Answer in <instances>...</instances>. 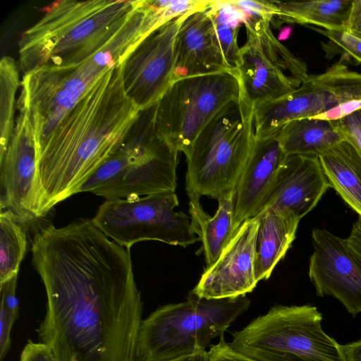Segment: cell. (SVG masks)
<instances>
[{
	"label": "cell",
	"mask_w": 361,
	"mask_h": 361,
	"mask_svg": "<svg viewBox=\"0 0 361 361\" xmlns=\"http://www.w3.org/2000/svg\"><path fill=\"white\" fill-rule=\"evenodd\" d=\"M129 250L92 219L35 236L32 262L47 294L36 331L57 361H135L142 301Z\"/></svg>",
	"instance_id": "cell-1"
},
{
	"label": "cell",
	"mask_w": 361,
	"mask_h": 361,
	"mask_svg": "<svg viewBox=\"0 0 361 361\" xmlns=\"http://www.w3.org/2000/svg\"><path fill=\"white\" fill-rule=\"evenodd\" d=\"M122 64L87 88L37 151L40 217L78 193L138 121L142 111L126 94Z\"/></svg>",
	"instance_id": "cell-2"
},
{
	"label": "cell",
	"mask_w": 361,
	"mask_h": 361,
	"mask_svg": "<svg viewBox=\"0 0 361 361\" xmlns=\"http://www.w3.org/2000/svg\"><path fill=\"white\" fill-rule=\"evenodd\" d=\"M138 1L63 0L23 32L19 68L23 73L44 65L75 63L88 58L120 26Z\"/></svg>",
	"instance_id": "cell-3"
},
{
	"label": "cell",
	"mask_w": 361,
	"mask_h": 361,
	"mask_svg": "<svg viewBox=\"0 0 361 361\" xmlns=\"http://www.w3.org/2000/svg\"><path fill=\"white\" fill-rule=\"evenodd\" d=\"M138 44L137 29L127 21L80 62L44 65L23 75L17 103L30 112L37 151L87 88L106 70L122 64Z\"/></svg>",
	"instance_id": "cell-4"
},
{
	"label": "cell",
	"mask_w": 361,
	"mask_h": 361,
	"mask_svg": "<svg viewBox=\"0 0 361 361\" xmlns=\"http://www.w3.org/2000/svg\"><path fill=\"white\" fill-rule=\"evenodd\" d=\"M250 305L245 295L207 299L190 293L184 302L160 306L142 321L135 361H171L206 350Z\"/></svg>",
	"instance_id": "cell-5"
},
{
	"label": "cell",
	"mask_w": 361,
	"mask_h": 361,
	"mask_svg": "<svg viewBox=\"0 0 361 361\" xmlns=\"http://www.w3.org/2000/svg\"><path fill=\"white\" fill-rule=\"evenodd\" d=\"M254 140L253 108L241 97L207 123L186 156L188 197L218 200L234 192Z\"/></svg>",
	"instance_id": "cell-6"
},
{
	"label": "cell",
	"mask_w": 361,
	"mask_h": 361,
	"mask_svg": "<svg viewBox=\"0 0 361 361\" xmlns=\"http://www.w3.org/2000/svg\"><path fill=\"white\" fill-rule=\"evenodd\" d=\"M156 109L157 106L151 109L142 133L126 140L79 192H90L108 200L175 191L178 152L159 132Z\"/></svg>",
	"instance_id": "cell-7"
},
{
	"label": "cell",
	"mask_w": 361,
	"mask_h": 361,
	"mask_svg": "<svg viewBox=\"0 0 361 361\" xmlns=\"http://www.w3.org/2000/svg\"><path fill=\"white\" fill-rule=\"evenodd\" d=\"M310 305H276L232 334L229 346L256 361H344Z\"/></svg>",
	"instance_id": "cell-8"
},
{
	"label": "cell",
	"mask_w": 361,
	"mask_h": 361,
	"mask_svg": "<svg viewBox=\"0 0 361 361\" xmlns=\"http://www.w3.org/2000/svg\"><path fill=\"white\" fill-rule=\"evenodd\" d=\"M241 97L237 71H224L176 79L157 104L158 130L186 157L207 123L226 105Z\"/></svg>",
	"instance_id": "cell-9"
},
{
	"label": "cell",
	"mask_w": 361,
	"mask_h": 361,
	"mask_svg": "<svg viewBox=\"0 0 361 361\" xmlns=\"http://www.w3.org/2000/svg\"><path fill=\"white\" fill-rule=\"evenodd\" d=\"M178 204L175 191L108 200L99 207L92 221L106 236L127 250L145 240L187 247L200 239L190 217L174 211Z\"/></svg>",
	"instance_id": "cell-10"
},
{
	"label": "cell",
	"mask_w": 361,
	"mask_h": 361,
	"mask_svg": "<svg viewBox=\"0 0 361 361\" xmlns=\"http://www.w3.org/2000/svg\"><path fill=\"white\" fill-rule=\"evenodd\" d=\"M271 20L245 18L247 41L236 71L243 98L252 107L281 98L309 75L305 63L273 34Z\"/></svg>",
	"instance_id": "cell-11"
},
{
	"label": "cell",
	"mask_w": 361,
	"mask_h": 361,
	"mask_svg": "<svg viewBox=\"0 0 361 361\" xmlns=\"http://www.w3.org/2000/svg\"><path fill=\"white\" fill-rule=\"evenodd\" d=\"M353 99H361V73L349 69L342 56L286 95L255 106V135L274 134L290 121L314 117Z\"/></svg>",
	"instance_id": "cell-12"
},
{
	"label": "cell",
	"mask_w": 361,
	"mask_h": 361,
	"mask_svg": "<svg viewBox=\"0 0 361 361\" xmlns=\"http://www.w3.org/2000/svg\"><path fill=\"white\" fill-rule=\"evenodd\" d=\"M19 111L6 147L0 152V208L20 221L41 218L37 188V146L28 109Z\"/></svg>",
	"instance_id": "cell-13"
},
{
	"label": "cell",
	"mask_w": 361,
	"mask_h": 361,
	"mask_svg": "<svg viewBox=\"0 0 361 361\" xmlns=\"http://www.w3.org/2000/svg\"><path fill=\"white\" fill-rule=\"evenodd\" d=\"M188 13L153 31L122 64L126 94L142 112L156 106L174 80L176 36Z\"/></svg>",
	"instance_id": "cell-14"
},
{
	"label": "cell",
	"mask_w": 361,
	"mask_h": 361,
	"mask_svg": "<svg viewBox=\"0 0 361 361\" xmlns=\"http://www.w3.org/2000/svg\"><path fill=\"white\" fill-rule=\"evenodd\" d=\"M312 244L308 275L316 294L333 297L354 317L361 313V263L347 238L314 228Z\"/></svg>",
	"instance_id": "cell-15"
},
{
	"label": "cell",
	"mask_w": 361,
	"mask_h": 361,
	"mask_svg": "<svg viewBox=\"0 0 361 361\" xmlns=\"http://www.w3.org/2000/svg\"><path fill=\"white\" fill-rule=\"evenodd\" d=\"M259 225L256 218L244 221L190 293L207 299L237 298L251 293L258 283L255 259Z\"/></svg>",
	"instance_id": "cell-16"
},
{
	"label": "cell",
	"mask_w": 361,
	"mask_h": 361,
	"mask_svg": "<svg viewBox=\"0 0 361 361\" xmlns=\"http://www.w3.org/2000/svg\"><path fill=\"white\" fill-rule=\"evenodd\" d=\"M331 188L318 157L286 156L258 215L276 209L301 219Z\"/></svg>",
	"instance_id": "cell-17"
},
{
	"label": "cell",
	"mask_w": 361,
	"mask_h": 361,
	"mask_svg": "<svg viewBox=\"0 0 361 361\" xmlns=\"http://www.w3.org/2000/svg\"><path fill=\"white\" fill-rule=\"evenodd\" d=\"M286 155L276 134L255 136L249 157L234 191L235 231L258 215Z\"/></svg>",
	"instance_id": "cell-18"
},
{
	"label": "cell",
	"mask_w": 361,
	"mask_h": 361,
	"mask_svg": "<svg viewBox=\"0 0 361 361\" xmlns=\"http://www.w3.org/2000/svg\"><path fill=\"white\" fill-rule=\"evenodd\" d=\"M211 2L189 13L179 27L175 44L174 80L231 71L221 54L209 17Z\"/></svg>",
	"instance_id": "cell-19"
},
{
	"label": "cell",
	"mask_w": 361,
	"mask_h": 361,
	"mask_svg": "<svg viewBox=\"0 0 361 361\" xmlns=\"http://www.w3.org/2000/svg\"><path fill=\"white\" fill-rule=\"evenodd\" d=\"M259 221L257 235L255 270L257 281L268 279L294 241L300 219L296 216L270 209L255 216Z\"/></svg>",
	"instance_id": "cell-20"
},
{
	"label": "cell",
	"mask_w": 361,
	"mask_h": 361,
	"mask_svg": "<svg viewBox=\"0 0 361 361\" xmlns=\"http://www.w3.org/2000/svg\"><path fill=\"white\" fill-rule=\"evenodd\" d=\"M275 134L286 156L319 157L346 140L336 121L313 117L290 121Z\"/></svg>",
	"instance_id": "cell-21"
},
{
	"label": "cell",
	"mask_w": 361,
	"mask_h": 361,
	"mask_svg": "<svg viewBox=\"0 0 361 361\" xmlns=\"http://www.w3.org/2000/svg\"><path fill=\"white\" fill-rule=\"evenodd\" d=\"M189 199L191 225L202 243V251L208 267L218 259L235 232L234 192L218 200V209L213 216L204 212L200 197Z\"/></svg>",
	"instance_id": "cell-22"
},
{
	"label": "cell",
	"mask_w": 361,
	"mask_h": 361,
	"mask_svg": "<svg viewBox=\"0 0 361 361\" xmlns=\"http://www.w3.org/2000/svg\"><path fill=\"white\" fill-rule=\"evenodd\" d=\"M331 188L361 219V155L345 140L318 157Z\"/></svg>",
	"instance_id": "cell-23"
},
{
	"label": "cell",
	"mask_w": 361,
	"mask_h": 361,
	"mask_svg": "<svg viewBox=\"0 0 361 361\" xmlns=\"http://www.w3.org/2000/svg\"><path fill=\"white\" fill-rule=\"evenodd\" d=\"M353 0L272 1L275 16L287 23L313 25L326 30L343 31Z\"/></svg>",
	"instance_id": "cell-24"
},
{
	"label": "cell",
	"mask_w": 361,
	"mask_h": 361,
	"mask_svg": "<svg viewBox=\"0 0 361 361\" xmlns=\"http://www.w3.org/2000/svg\"><path fill=\"white\" fill-rule=\"evenodd\" d=\"M209 14L224 59L231 71H236L240 49L238 44V35L245 16L228 1L213 0Z\"/></svg>",
	"instance_id": "cell-25"
},
{
	"label": "cell",
	"mask_w": 361,
	"mask_h": 361,
	"mask_svg": "<svg viewBox=\"0 0 361 361\" xmlns=\"http://www.w3.org/2000/svg\"><path fill=\"white\" fill-rule=\"evenodd\" d=\"M0 283L18 272L27 240L20 221L12 212L0 211Z\"/></svg>",
	"instance_id": "cell-26"
},
{
	"label": "cell",
	"mask_w": 361,
	"mask_h": 361,
	"mask_svg": "<svg viewBox=\"0 0 361 361\" xmlns=\"http://www.w3.org/2000/svg\"><path fill=\"white\" fill-rule=\"evenodd\" d=\"M20 82L15 60L3 56L0 61V152L6 147L14 128L16 94Z\"/></svg>",
	"instance_id": "cell-27"
},
{
	"label": "cell",
	"mask_w": 361,
	"mask_h": 361,
	"mask_svg": "<svg viewBox=\"0 0 361 361\" xmlns=\"http://www.w3.org/2000/svg\"><path fill=\"white\" fill-rule=\"evenodd\" d=\"M209 0H142L145 11L142 32L145 37L166 23L199 9Z\"/></svg>",
	"instance_id": "cell-28"
},
{
	"label": "cell",
	"mask_w": 361,
	"mask_h": 361,
	"mask_svg": "<svg viewBox=\"0 0 361 361\" xmlns=\"http://www.w3.org/2000/svg\"><path fill=\"white\" fill-rule=\"evenodd\" d=\"M314 30L325 36L334 49L361 63V39L346 30L334 31L322 28H315Z\"/></svg>",
	"instance_id": "cell-29"
},
{
	"label": "cell",
	"mask_w": 361,
	"mask_h": 361,
	"mask_svg": "<svg viewBox=\"0 0 361 361\" xmlns=\"http://www.w3.org/2000/svg\"><path fill=\"white\" fill-rule=\"evenodd\" d=\"M228 2L241 11L245 18L271 21L275 16L272 1L231 0Z\"/></svg>",
	"instance_id": "cell-30"
},
{
	"label": "cell",
	"mask_w": 361,
	"mask_h": 361,
	"mask_svg": "<svg viewBox=\"0 0 361 361\" xmlns=\"http://www.w3.org/2000/svg\"><path fill=\"white\" fill-rule=\"evenodd\" d=\"M336 121L346 139L355 146L361 155V110Z\"/></svg>",
	"instance_id": "cell-31"
},
{
	"label": "cell",
	"mask_w": 361,
	"mask_h": 361,
	"mask_svg": "<svg viewBox=\"0 0 361 361\" xmlns=\"http://www.w3.org/2000/svg\"><path fill=\"white\" fill-rule=\"evenodd\" d=\"M16 319L2 303L0 308V360H2L11 348V333Z\"/></svg>",
	"instance_id": "cell-32"
},
{
	"label": "cell",
	"mask_w": 361,
	"mask_h": 361,
	"mask_svg": "<svg viewBox=\"0 0 361 361\" xmlns=\"http://www.w3.org/2000/svg\"><path fill=\"white\" fill-rule=\"evenodd\" d=\"M20 361H57V359L46 344L28 340L21 352Z\"/></svg>",
	"instance_id": "cell-33"
},
{
	"label": "cell",
	"mask_w": 361,
	"mask_h": 361,
	"mask_svg": "<svg viewBox=\"0 0 361 361\" xmlns=\"http://www.w3.org/2000/svg\"><path fill=\"white\" fill-rule=\"evenodd\" d=\"M18 274L0 283L1 303L4 304L17 319L18 317V301L16 298Z\"/></svg>",
	"instance_id": "cell-34"
},
{
	"label": "cell",
	"mask_w": 361,
	"mask_h": 361,
	"mask_svg": "<svg viewBox=\"0 0 361 361\" xmlns=\"http://www.w3.org/2000/svg\"><path fill=\"white\" fill-rule=\"evenodd\" d=\"M208 352L209 361H256L233 350L224 339V336L220 337L217 344L210 347Z\"/></svg>",
	"instance_id": "cell-35"
},
{
	"label": "cell",
	"mask_w": 361,
	"mask_h": 361,
	"mask_svg": "<svg viewBox=\"0 0 361 361\" xmlns=\"http://www.w3.org/2000/svg\"><path fill=\"white\" fill-rule=\"evenodd\" d=\"M359 110H361V99H353L341 103L334 108L313 118L335 121L341 120Z\"/></svg>",
	"instance_id": "cell-36"
},
{
	"label": "cell",
	"mask_w": 361,
	"mask_h": 361,
	"mask_svg": "<svg viewBox=\"0 0 361 361\" xmlns=\"http://www.w3.org/2000/svg\"><path fill=\"white\" fill-rule=\"evenodd\" d=\"M346 31L361 39V0H353Z\"/></svg>",
	"instance_id": "cell-37"
},
{
	"label": "cell",
	"mask_w": 361,
	"mask_h": 361,
	"mask_svg": "<svg viewBox=\"0 0 361 361\" xmlns=\"http://www.w3.org/2000/svg\"><path fill=\"white\" fill-rule=\"evenodd\" d=\"M344 361H361V338L345 344H339Z\"/></svg>",
	"instance_id": "cell-38"
},
{
	"label": "cell",
	"mask_w": 361,
	"mask_h": 361,
	"mask_svg": "<svg viewBox=\"0 0 361 361\" xmlns=\"http://www.w3.org/2000/svg\"><path fill=\"white\" fill-rule=\"evenodd\" d=\"M171 361H209V354L206 350H202L192 355Z\"/></svg>",
	"instance_id": "cell-39"
},
{
	"label": "cell",
	"mask_w": 361,
	"mask_h": 361,
	"mask_svg": "<svg viewBox=\"0 0 361 361\" xmlns=\"http://www.w3.org/2000/svg\"><path fill=\"white\" fill-rule=\"evenodd\" d=\"M357 256L358 257L359 261L361 263V243L358 246L357 251H356Z\"/></svg>",
	"instance_id": "cell-40"
}]
</instances>
